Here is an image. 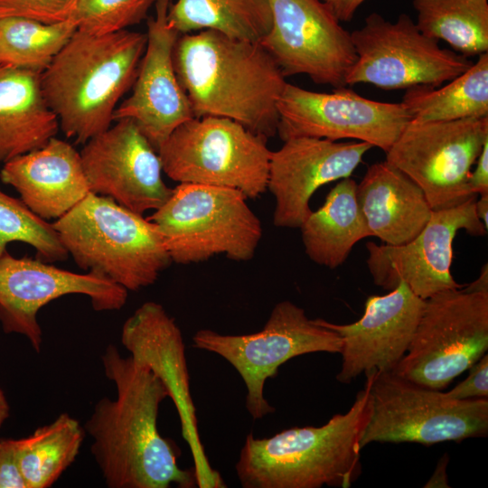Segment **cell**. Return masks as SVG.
Wrapping results in <instances>:
<instances>
[{
  "mask_svg": "<svg viewBox=\"0 0 488 488\" xmlns=\"http://www.w3.org/2000/svg\"><path fill=\"white\" fill-rule=\"evenodd\" d=\"M356 187L350 177L342 179L300 226L305 252L315 264L336 268L358 241L372 237L357 201Z\"/></svg>",
  "mask_w": 488,
  "mask_h": 488,
  "instance_id": "d4e9b609",
  "label": "cell"
},
{
  "mask_svg": "<svg viewBox=\"0 0 488 488\" xmlns=\"http://www.w3.org/2000/svg\"><path fill=\"white\" fill-rule=\"evenodd\" d=\"M80 155L89 191L136 213L156 211L172 195L158 152L130 119L116 120L89 139Z\"/></svg>",
  "mask_w": 488,
  "mask_h": 488,
  "instance_id": "ac0fdd59",
  "label": "cell"
},
{
  "mask_svg": "<svg viewBox=\"0 0 488 488\" xmlns=\"http://www.w3.org/2000/svg\"><path fill=\"white\" fill-rule=\"evenodd\" d=\"M475 163L476 167L469 177L470 189L475 195L488 193V141L484 143Z\"/></svg>",
  "mask_w": 488,
  "mask_h": 488,
  "instance_id": "d590c367",
  "label": "cell"
},
{
  "mask_svg": "<svg viewBox=\"0 0 488 488\" xmlns=\"http://www.w3.org/2000/svg\"><path fill=\"white\" fill-rule=\"evenodd\" d=\"M59 128L41 73L0 63V164L43 146Z\"/></svg>",
  "mask_w": 488,
  "mask_h": 488,
  "instance_id": "cb8c5ba5",
  "label": "cell"
},
{
  "mask_svg": "<svg viewBox=\"0 0 488 488\" xmlns=\"http://www.w3.org/2000/svg\"><path fill=\"white\" fill-rule=\"evenodd\" d=\"M488 141V117L449 121H410L386 152V161L423 192L432 211L475 198L471 168Z\"/></svg>",
  "mask_w": 488,
  "mask_h": 488,
  "instance_id": "7c38bea8",
  "label": "cell"
},
{
  "mask_svg": "<svg viewBox=\"0 0 488 488\" xmlns=\"http://www.w3.org/2000/svg\"><path fill=\"white\" fill-rule=\"evenodd\" d=\"M0 488H27L20 469L14 439L0 440Z\"/></svg>",
  "mask_w": 488,
  "mask_h": 488,
  "instance_id": "e575fe53",
  "label": "cell"
},
{
  "mask_svg": "<svg viewBox=\"0 0 488 488\" xmlns=\"http://www.w3.org/2000/svg\"><path fill=\"white\" fill-rule=\"evenodd\" d=\"M0 179L43 220L61 218L90 192L80 152L56 136L5 163Z\"/></svg>",
  "mask_w": 488,
  "mask_h": 488,
  "instance_id": "7402d4cb",
  "label": "cell"
},
{
  "mask_svg": "<svg viewBox=\"0 0 488 488\" xmlns=\"http://www.w3.org/2000/svg\"><path fill=\"white\" fill-rule=\"evenodd\" d=\"M76 31L73 19L43 23L23 17L0 18V63L42 73Z\"/></svg>",
  "mask_w": 488,
  "mask_h": 488,
  "instance_id": "f546056e",
  "label": "cell"
},
{
  "mask_svg": "<svg viewBox=\"0 0 488 488\" xmlns=\"http://www.w3.org/2000/svg\"><path fill=\"white\" fill-rule=\"evenodd\" d=\"M121 343L166 388L179 415L183 437L192 455L198 487H226L220 473L211 466L200 438L185 346L175 320L160 304L145 302L124 323Z\"/></svg>",
  "mask_w": 488,
  "mask_h": 488,
  "instance_id": "e0dca14e",
  "label": "cell"
},
{
  "mask_svg": "<svg viewBox=\"0 0 488 488\" xmlns=\"http://www.w3.org/2000/svg\"><path fill=\"white\" fill-rule=\"evenodd\" d=\"M412 5L426 36L468 58L488 52V0H413Z\"/></svg>",
  "mask_w": 488,
  "mask_h": 488,
  "instance_id": "f1b7e54d",
  "label": "cell"
},
{
  "mask_svg": "<svg viewBox=\"0 0 488 488\" xmlns=\"http://www.w3.org/2000/svg\"><path fill=\"white\" fill-rule=\"evenodd\" d=\"M449 464V455H443L438 460L436 466L428 481L425 483V488H447L450 487L446 468Z\"/></svg>",
  "mask_w": 488,
  "mask_h": 488,
  "instance_id": "74e56055",
  "label": "cell"
},
{
  "mask_svg": "<svg viewBox=\"0 0 488 488\" xmlns=\"http://www.w3.org/2000/svg\"><path fill=\"white\" fill-rule=\"evenodd\" d=\"M424 306L425 300L400 282L387 295L370 296L363 315L354 323L314 319L343 340L336 380L349 384L361 373L393 371L409 347Z\"/></svg>",
  "mask_w": 488,
  "mask_h": 488,
  "instance_id": "ffe728a7",
  "label": "cell"
},
{
  "mask_svg": "<svg viewBox=\"0 0 488 488\" xmlns=\"http://www.w3.org/2000/svg\"><path fill=\"white\" fill-rule=\"evenodd\" d=\"M167 21L179 34L212 30L259 42L271 29L272 14L268 0H177Z\"/></svg>",
  "mask_w": 488,
  "mask_h": 488,
  "instance_id": "484cf974",
  "label": "cell"
},
{
  "mask_svg": "<svg viewBox=\"0 0 488 488\" xmlns=\"http://www.w3.org/2000/svg\"><path fill=\"white\" fill-rule=\"evenodd\" d=\"M463 289L467 292L488 293V266L487 264L483 265V267H482L479 277Z\"/></svg>",
  "mask_w": 488,
  "mask_h": 488,
  "instance_id": "f35d334b",
  "label": "cell"
},
{
  "mask_svg": "<svg viewBox=\"0 0 488 488\" xmlns=\"http://www.w3.org/2000/svg\"><path fill=\"white\" fill-rule=\"evenodd\" d=\"M9 417V405L4 391L0 389V427Z\"/></svg>",
  "mask_w": 488,
  "mask_h": 488,
  "instance_id": "60d3db41",
  "label": "cell"
},
{
  "mask_svg": "<svg viewBox=\"0 0 488 488\" xmlns=\"http://www.w3.org/2000/svg\"><path fill=\"white\" fill-rule=\"evenodd\" d=\"M479 199H475V213L479 220L488 229V193L479 195Z\"/></svg>",
  "mask_w": 488,
  "mask_h": 488,
  "instance_id": "ab89813d",
  "label": "cell"
},
{
  "mask_svg": "<svg viewBox=\"0 0 488 488\" xmlns=\"http://www.w3.org/2000/svg\"><path fill=\"white\" fill-rule=\"evenodd\" d=\"M371 413L361 440L371 443L460 442L488 433V399H456L393 371H371Z\"/></svg>",
  "mask_w": 488,
  "mask_h": 488,
  "instance_id": "ba28073f",
  "label": "cell"
},
{
  "mask_svg": "<svg viewBox=\"0 0 488 488\" xmlns=\"http://www.w3.org/2000/svg\"><path fill=\"white\" fill-rule=\"evenodd\" d=\"M401 103L419 123L488 117V52L439 89H407Z\"/></svg>",
  "mask_w": 488,
  "mask_h": 488,
  "instance_id": "4316f807",
  "label": "cell"
},
{
  "mask_svg": "<svg viewBox=\"0 0 488 488\" xmlns=\"http://www.w3.org/2000/svg\"><path fill=\"white\" fill-rule=\"evenodd\" d=\"M156 0H78L71 19L77 30L107 34L141 23Z\"/></svg>",
  "mask_w": 488,
  "mask_h": 488,
  "instance_id": "1f68e13d",
  "label": "cell"
},
{
  "mask_svg": "<svg viewBox=\"0 0 488 488\" xmlns=\"http://www.w3.org/2000/svg\"><path fill=\"white\" fill-rule=\"evenodd\" d=\"M340 22H349L366 0H324Z\"/></svg>",
  "mask_w": 488,
  "mask_h": 488,
  "instance_id": "8d00e7d4",
  "label": "cell"
},
{
  "mask_svg": "<svg viewBox=\"0 0 488 488\" xmlns=\"http://www.w3.org/2000/svg\"><path fill=\"white\" fill-rule=\"evenodd\" d=\"M373 146L365 142L294 137L271 152L267 189L275 198L273 223L300 228L312 212L309 202L325 183L350 177Z\"/></svg>",
  "mask_w": 488,
  "mask_h": 488,
  "instance_id": "44dd1931",
  "label": "cell"
},
{
  "mask_svg": "<svg viewBox=\"0 0 488 488\" xmlns=\"http://www.w3.org/2000/svg\"><path fill=\"white\" fill-rule=\"evenodd\" d=\"M13 241L33 247L36 258L44 262L63 261L69 256L52 223L33 212L21 199L0 189V258Z\"/></svg>",
  "mask_w": 488,
  "mask_h": 488,
  "instance_id": "4dcf8cb0",
  "label": "cell"
},
{
  "mask_svg": "<svg viewBox=\"0 0 488 488\" xmlns=\"http://www.w3.org/2000/svg\"><path fill=\"white\" fill-rule=\"evenodd\" d=\"M163 172L179 183L240 191L256 199L267 189L271 152L267 138L221 117H194L157 150Z\"/></svg>",
  "mask_w": 488,
  "mask_h": 488,
  "instance_id": "52a82bcc",
  "label": "cell"
},
{
  "mask_svg": "<svg viewBox=\"0 0 488 488\" xmlns=\"http://www.w3.org/2000/svg\"><path fill=\"white\" fill-rule=\"evenodd\" d=\"M85 295L96 311L120 310L127 290L108 277L89 271L78 274L28 257L0 258V322L6 333L24 335L41 352L42 331L37 320L42 307L68 295Z\"/></svg>",
  "mask_w": 488,
  "mask_h": 488,
  "instance_id": "9a60e30c",
  "label": "cell"
},
{
  "mask_svg": "<svg viewBox=\"0 0 488 488\" xmlns=\"http://www.w3.org/2000/svg\"><path fill=\"white\" fill-rule=\"evenodd\" d=\"M146 40V33L127 29L101 35L77 30L41 73L44 99L68 138L84 145L112 125Z\"/></svg>",
  "mask_w": 488,
  "mask_h": 488,
  "instance_id": "3957f363",
  "label": "cell"
},
{
  "mask_svg": "<svg viewBox=\"0 0 488 488\" xmlns=\"http://www.w3.org/2000/svg\"><path fill=\"white\" fill-rule=\"evenodd\" d=\"M356 195L372 237L388 245L410 241L431 217L422 190L386 160L368 167Z\"/></svg>",
  "mask_w": 488,
  "mask_h": 488,
  "instance_id": "603a6c76",
  "label": "cell"
},
{
  "mask_svg": "<svg viewBox=\"0 0 488 488\" xmlns=\"http://www.w3.org/2000/svg\"><path fill=\"white\" fill-rule=\"evenodd\" d=\"M272 26L259 42L285 77L306 75L341 88L357 55L351 38L324 0H268Z\"/></svg>",
  "mask_w": 488,
  "mask_h": 488,
  "instance_id": "5bb4252c",
  "label": "cell"
},
{
  "mask_svg": "<svg viewBox=\"0 0 488 488\" xmlns=\"http://www.w3.org/2000/svg\"><path fill=\"white\" fill-rule=\"evenodd\" d=\"M277 133L284 141L315 137L353 139L385 153L411 121L400 103L364 98L346 86L316 92L286 83L278 100Z\"/></svg>",
  "mask_w": 488,
  "mask_h": 488,
  "instance_id": "4fadbf2b",
  "label": "cell"
},
{
  "mask_svg": "<svg viewBox=\"0 0 488 488\" xmlns=\"http://www.w3.org/2000/svg\"><path fill=\"white\" fill-rule=\"evenodd\" d=\"M488 350V293L462 288L425 300L409 347L394 373L443 390Z\"/></svg>",
  "mask_w": 488,
  "mask_h": 488,
  "instance_id": "30bf717a",
  "label": "cell"
},
{
  "mask_svg": "<svg viewBox=\"0 0 488 488\" xmlns=\"http://www.w3.org/2000/svg\"><path fill=\"white\" fill-rule=\"evenodd\" d=\"M351 38L357 59L346 77V85L364 83L385 90L437 88L474 63L423 34L407 14L389 22L372 13L361 28L351 33Z\"/></svg>",
  "mask_w": 488,
  "mask_h": 488,
  "instance_id": "8fae6325",
  "label": "cell"
},
{
  "mask_svg": "<svg viewBox=\"0 0 488 488\" xmlns=\"http://www.w3.org/2000/svg\"><path fill=\"white\" fill-rule=\"evenodd\" d=\"M52 225L79 267L127 291L153 285L172 263L156 225L106 196L90 192Z\"/></svg>",
  "mask_w": 488,
  "mask_h": 488,
  "instance_id": "5b68a950",
  "label": "cell"
},
{
  "mask_svg": "<svg viewBox=\"0 0 488 488\" xmlns=\"http://www.w3.org/2000/svg\"><path fill=\"white\" fill-rule=\"evenodd\" d=\"M468 371V376L446 394L456 399H488V355L485 353Z\"/></svg>",
  "mask_w": 488,
  "mask_h": 488,
  "instance_id": "836d02e7",
  "label": "cell"
},
{
  "mask_svg": "<svg viewBox=\"0 0 488 488\" xmlns=\"http://www.w3.org/2000/svg\"><path fill=\"white\" fill-rule=\"evenodd\" d=\"M475 199L432 211L424 229L405 244L368 242L366 263L374 284L390 291L404 282L423 300L444 290L462 288L450 269L454 239L460 230L474 237L484 236L488 230L475 213Z\"/></svg>",
  "mask_w": 488,
  "mask_h": 488,
  "instance_id": "2e32d148",
  "label": "cell"
},
{
  "mask_svg": "<svg viewBox=\"0 0 488 488\" xmlns=\"http://www.w3.org/2000/svg\"><path fill=\"white\" fill-rule=\"evenodd\" d=\"M247 199L232 188L179 183L147 219L156 225L172 262L198 263L220 254L247 261L262 238L261 222Z\"/></svg>",
  "mask_w": 488,
  "mask_h": 488,
  "instance_id": "8992f818",
  "label": "cell"
},
{
  "mask_svg": "<svg viewBox=\"0 0 488 488\" xmlns=\"http://www.w3.org/2000/svg\"><path fill=\"white\" fill-rule=\"evenodd\" d=\"M195 348L220 355L241 377L246 408L254 420L275 412L264 395L267 379L290 359L313 353H341L343 340L334 331L309 319L305 309L289 300L278 302L262 330L248 334H224L202 329L192 336Z\"/></svg>",
  "mask_w": 488,
  "mask_h": 488,
  "instance_id": "9c48e42d",
  "label": "cell"
},
{
  "mask_svg": "<svg viewBox=\"0 0 488 488\" xmlns=\"http://www.w3.org/2000/svg\"><path fill=\"white\" fill-rule=\"evenodd\" d=\"M171 3L156 0L155 14L147 20L145 50L132 93L113 116L114 121H134L156 151L179 125L194 117L174 70L173 52L180 34L167 21Z\"/></svg>",
  "mask_w": 488,
  "mask_h": 488,
  "instance_id": "d6986e66",
  "label": "cell"
},
{
  "mask_svg": "<svg viewBox=\"0 0 488 488\" xmlns=\"http://www.w3.org/2000/svg\"><path fill=\"white\" fill-rule=\"evenodd\" d=\"M85 429L68 413L14 440L21 472L27 488H48L77 458Z\"/></svg>",
  "mask_w": 488,
  "mask_h": 488,
  "instance_id": "83f0119b",
  "label": "cell"
},
{
  "mask_svg": "<svg viewBox=\"0 0 488 488\" xmlns=\"http://www.w3.org/2000/svg\"><path fill=\"white\" fill-rule=\"evenodd\" d=\"M173 60L194 117L230 118L267 139L277 133L287 82L259 42L202 30L179 35Z\"/></svg>",
  "mask_w": 488,
  "mask_h": 488,
  "instance_id": "7a4b0ae2",
  "label": "cell"
},
{
  "mask_svg": "<svg viewBox=\"0 0 488 488\" xmlns=\"http://www.w3.org/2000/svg\"><path fill=\"white\" fill-rule=\"evenodd\" d=\"M78 0H0V18L23 17L43 23L71 19Z\"/></svg>",
  "mask_w": 488,
  "mask_h": 488,
  "instance_id": "d6a6232c",
  "label": "cell"
},
{
  "mask_svg": "<svg viewBox=\"0 0 488 488\" xmlns=\"http://www.w3.org/2000/svg\"><path fill=\"white\" fill-rule=\"evenodd\" d=\"M371 413L366 376L350 409L320 427H291L270 437L249 433L235 469L244 488H349L361 474V440Z\"/></svg>",
  "mask_w": 488,
  "mask_h": 488,
  "instance_id": "277c9868",
  "label": "cell"
},
{
  "mask_svg": "<svg viewBox=\"0 0 488 488\" xmlns=\"http://www.w3.org/2000/svg\"><path fill=\"white\" fill-rule=\"evenodd\" d=\"M106 377L116 386L114 399H100L83 427L91 453L109 488L198 487L192 469L178 465L180 450L161 436L160 404L169 398L162 381L115 345L101 355Z\"/></svg>",
  "mask_w": 488,
  "mask_h": 488,
  "instance_id": "6da1fadb",
  "label": "cell"
}]
</instances>
